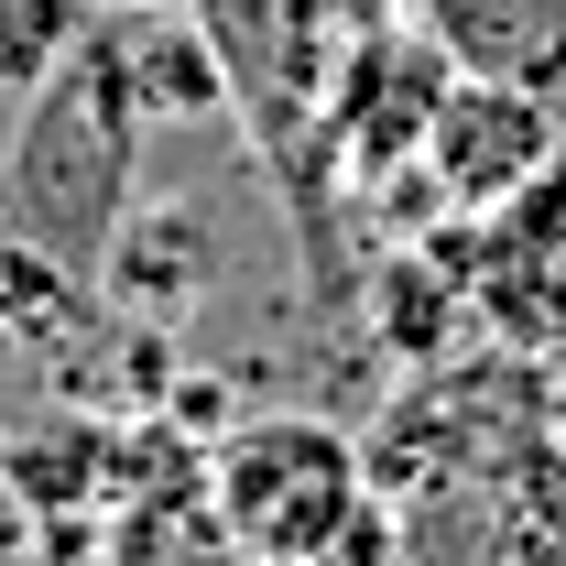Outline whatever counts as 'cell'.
Here are the masks:
<instances>
[{"instance_id": "cell-1", "label": "cell", "mask_w": 566, "mask_h": 566, "mask_svg": "<svg viewBox=\"0 0 566 566\" xmlns=\"http://www.w3.org/2000/svg\"><path fill=\"white\" fill-rule=\"evenodd\" d=\"M208 534L240 545V556H370L392 545L403 523L370 491V458L327 415H251L208 447Z\"/></svg>"}, {"instance_id": "cell-2", "label": "cell", "mask_w": 566, "mask_h": 566, "mask_svg": "<svg viewBox=\"0 0 566 566\" xmlns=\"http://www.w3.org/2000/svg\"><path fill=\"white\" fill-rule=\"evenodd\" d=\"M447 262H458L469 316L491 327L501 349L556 359L566 349V153L534 186H512L501 208L458 218V229H447Z\"/></svg>"}, {"instance_id": "cell-3", "label": "cell", "mask_w": 566, "mask_h": 566, "mask_svg": "<svg viewBox=\"0 0 566 566\" xmlns=\"http://www.w3.org/2000/svg\"><path fill=\"white\" fill-rule=\"evenodd\" d=\"M415 153H424V197H436L447 218H480V208H501L512 186H534V175L566 153V109L545 98V87H523V76L458 66L447 87H436Z\"/></svg>"}, {"instance_id": "cell-4", "label": "cell", "mask_w": 566, "mask_h": 566, "mask_svg": "<svg viewBox=\"0 0 566 566\" xmlns=\"http://www.w3.org/2000/svg\"><path fill=\"white\" fill-rule=\"evenodd\" d=\"M208 218L186 208V197H164V208H120L109 218V240H98V273H109V294L120 305H142V316H186L197 294H208Z\"/></svg>"}, {"instance_id": "cell-5", "label": "cell", "mask_w": 566, "mask_h": 566, "mask_svg": "<svg viewBox=\"0 0 566 566\" xmlns=\"http://www.w3.org/2000/svg\"><path fill=\"white\" fill-rule=\"evenodd\" d=\"M424 33L480 76H523L566 98V0H424Z\"/></svg>"}, {"instance_id": "cell-6", "label": "cell", "mask_w": 566, "mask_h": 566, "mask_svg": "<svg viewBox=\"0 0 566 566\" xmlns=\"http://www.w3.org/2000/svg\"><path fill=\"white\" fill-rule=\"evenodd\" d=\"M66 327H76V273H66V251H44L33 229H11V240H0V359L55 349Z\"/></svg>"}, {"instance_id": "cell-7", "label": "cell", "mask_w": 566, "mask_h": 566, "mask_svg": "<svg viewBox=\"0 0 566 566\" xmlns=\"http://www.w3.org/2000/svg\"><path fill=\"white\" fill-rule=\"evenodd\" d=\"M98 11H186V0H98Z\"/></svg>"}, {"instance_id": "cell-8", "label": "cell", "mask_w": 566, "mask_h": 566, "mask_svg": "<svg viewBox=\"0 0 566 566\" xmlns=\"http://www.w3.org/2000/svg\"><path fill=\"white\" fill-rule=\"evenodd\" d=\"M556 415H566V349H556Z\"/></svg>"}]
</instances>
